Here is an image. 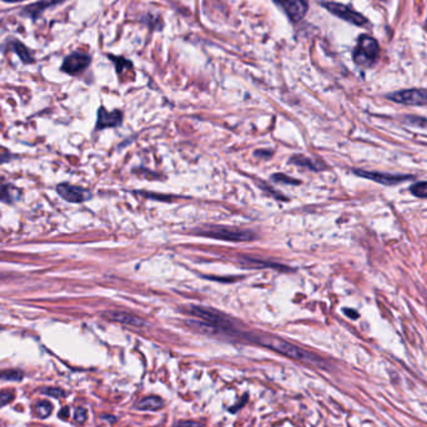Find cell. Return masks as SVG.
I'll use <instances>...</instances> for the list:
<instances>
[{"instance_id": "1", "label": "cell", "mask_w": 427, "mask_h": 427, "mask_svg": "<svg viewBox=\"0 0 427 427\" xmlns=\"http://www.w3.org/2000/svg\"><path fill=\"white\" fill-rule=\"evenodd\" d=\"M252 341H255L259 345L265 346L267 348L276 351V352L281 353V355L290 357V359L296 360V361L305 362L309 365H315V366H322L323 361L321 357H319L315 353L306 351L304 348L299 347V346L294 345V343L289 342V341L281 340L279 337L269 335H250Z\"/></svg>"}, {"instance_id": "2", "label": "cell", "mask_w": 427, "mask_h": 427, "mask_svg": "<svg viewBox=\"0 0 427 427\" xmlns=\"http://www.w3.org/2000/svg\"><path fill=\"white\" fill-rule=\"evenodd\" d=\"M195 235H201L205 237H211V239L225 240V241H251L256 239L255 232L250 230L237 229V227H226V226H205L199 227L194 230Z\"/></svg>"}, {"instance_id": "3", "label": "cell", "mask_w": 427, "mask_h": 427, "mask_svg": "<svg viewBox=\"0 0 427 427\" xmlns=\"http://www.w3.org/2000/svg\"><path fill=\"white\" fill-rule=\"evenodd\" d=\"M379 56V44L369 35H361L353 53V60L361 66H371Z\"/></svg>"}, {"instance_id": "4", "label": "cell", "mask_w": 427, "mask_h": 427, "mask_svg": "<svg viewBox=\"0 0 427 427\" xmlns=\"http://www.w3.org/2000/svg\"><path fill=\"white\" fill-rule=\"evenodd\" d=\"M92 63L89 54L83 51H74L69 54L61 64V71L69 75H78L85 70Z\"/></svg>"}, {"instance_id": "5", "label": "cell", "mask_w": 427, "mask_h": 427, "mask_svg": "<svg viewBox=\"0 0 427 427\" xmlns=\"http://www.w3.org/2000/svg\"><path fill=\"white\" fill-rule=\"evenodd\" d=\"M392 102L405 105H427V90L426 89H407L394 93L389 95Z\"/></svg>"}, {"instance_id": "6", "label": "cell", "mask_w": 427, "mask_h": 427, "mask_svg": "<svg viewBox=\"0 0 427 427\" xmlns=\"http://www.w3.org/2000/svg\"><path fill=\"white\" fill-rule=\"evenodd\" d=\"M326 9H327L330 13H332L333 15L338 16L342 20L348 21V23L353 24V25H365L367 23L366 18L364 15H361L357 11H353L352 9H350L348 6L342 5V4L338 3H325L323 4Z\"/></svg>"}, {"instance_id": "7", "label": "cell", "mask_w": 427, "mask_h": 427, "mask_svg": "<svg viewBox=\"0 0 427 427\" xmlns=\"http://www.w3.org/2000/svg\"><path fill=\"white\" fill-rule=\"evenodd\" d=\"M56 193L59 194L61 199H64L68 203L73 204H80L87 201L88 199L92 198V194L87 190V189H83L80 186L71 185V184H59L56 186Z\"/></svg>"}, {"instance_id": "8", "label": "cell", "mask_w": 427, "mask_h": 427, "mask_svg": "<svg viewBox=\"0 0 427 427\" xmlns=\"http://www.w3.org/2000/svg\"><path fill=\"white\" fill-rule=\"evenodd\" d=\"M65 1H68V0H38L35 3L29 4V5L21 8L19 14L21 16H25V18H30L33 21H36L43 15L44 11L50 8H54L56 5H60V4L65 3Z\"/></svg>"}, {"instance_id": "9", "label": "cell", "mask_w": 427, "mask_h": 427, "mask_svg": "<svg viewBox=\"0 0 427 427\" xmlns=\"http://www.w3.org/2000/svg\"><path fill=\"white\" fill-rule=\"evenodd\" d=\"M293 21H300L309 9L308 0H275Z\"/></svg>"}, {"instance_id": "10", "label": "cell", "mask_w": 427, "mask_h": 427, "mask_svg": "<svg viewBox=\"0 0 427 427\" xmlns=\"http://www.w3.org/2000/svg\"><path fill=\"white\" fill-rule=\"evenodd\" d=\"M353 173L360 178L369 179V180L376 181V183L382 184V185H396L401 181L409 180L412 176L410 175H395V174H384V173H375V171H365V170H353Z\"/></svg>"}, {"instance_id": "11", "label": "cell", "mask_w": 427, "mask_h": 427, "mask_svg": "<svg viewBox=\"0 0 427 427\" xmlns=\"http://www.w3.org/2000/svg\"><path fill=\"white\" fill-rule=\"evenodd\" d=\"M122 121V114L119 110L107 111L104 107H100L98 111L97 129H107V127L119 126Z\"/></svg>"}, {"instance_id": "12", "label": "cell", "mask_w": 427, "mask_h": 427, "mask_svg": "<svg viewBox=\"0 0 427 427\" xmlns=\"http://www.w3.org/2000/svg\"><path fill=\"white\" fill-rule=\"evenodd\" d=\"M104 316L109 320L116 321V322L122 323V325L132 326V327H144L146 322L142 320L141 318L136 315H131L129 313H124V311H107L104 314Z\"/></svg>"}, {"instance_id": "13", "label": "cell", "mask_w": 427, "mask_h": 427, "mask_svg": "<svg viewBox=\"0 0 427 427\" xmlns=\"http://www.w3.org/2000/svg\"><path fill=\"white\" fill-rule=\"evenodd\" d=\"M19 199H20V190L0 178V201L5 204H14Z\"/></svg>"}, {"instance_id": "14", "label": "cell", "mask_w": 427, "mask_h": 427, "mask_svg": "<svg viewBox=\"0 0 427 427\" xmlns=\"http://www.w3.org/2000/svg\"><path fill=\"white\" fill-rule=\"evenodd\" d=\"M10 48L24 64L35 63V58H34L33 51H31L25 44L21 43V41L13 39V40H10Z\"/></svg>"}, {"instance_id": "15", "label": "cell", "mask_w": 427, "mask_h": 427, "mask_svg": "<svg viewBox=\"0 0 427 427\" xmlns=\"http://www.w3.org/2000/svg\"><path fill=\"white\" fill-rule=\"evenodd\" d=\"M164 406V401L160 397L156 396H149L142 399L136 404V407L139 410H145V411H153V410H159Z\"/></svg>"}, {"instance_id": "16", "label": "cell", "mask_w": 427, "mask_h": 427, "mask_svg": "<svg viewBox=\"0 0 427 427\" xmlns=\"http://www.w3.org/2000/svg\"><path fill=\"white\" fill-rule=\"evenodd\" d=\"M242 264L245 265V266H250V267H275V269H286V267H282L280 266V265H276L275 262H265V261H260V260H255V259H250V257H244V259L241 260Z\"/></svg>"}, {"instance_id": "17", "label": "cell", "mask_w": 427, "mask_h": 427, "mask_svg": "<svg viewBox=\"0 0 427 427\" xmlns=\"http://www.w3.org/2000/svg\"><path fill=\"white\" fill-rule=\"evenodd\" d=\"M24 374L20 370L10 369V370H0V380H6V381H20L23 380Z\"/></svg>"}, {"instance_id": "18", "label": "cell", "mask_w": 427, "mask_h": 427, "mask_svg": "<svg viewBox=\"0 0 427 427\" xmlns=\"http://www.w3.org/2000/svg\"><path fill=\"white\" fill-rule=\"evenodd\" d=\"M290 161L291 163L295 164V165L304 166V168L311 169V170H319V169H320V166L316 165L315 161L311 160V159H309V158H305V156H303V155L294 156V158H291Z\"/></svg>"}, {"instance_id": "19", "label": "cell", "mask_w": 427, "mask_h": 427, "mask_svg": "<svg viewBox=\"0 0 427 427\" xmlns=\"http://www.w3.org/2000/svg\"><path fill=\"white\" fill-rule=\"evenodd\" d=\"M51 411H53V405L49 401H46V400H43V401L36 404L35 412L40 419H46V417L50 416Z\"/></svg>"}, {"instance_id": "20", "label": "cell", "mask_w": 427, "mask_h": 427, "mask_svg": "<svg viewBox=\"0 0 427 427\" xmlns=\"http://www.w3.org/2000/svg\"><path fill=\"white\" fill-rule=\"evenodd\" d=\"M411 193L417 198H427V181H421L412 185Z\"/></svg>"}, {"instance_id": "21", "label": "cell", "mask_w": 427, "mask_h": 427, "mask_svg": "<svg viewBox=\"0 0 427 427\" xmlns=\"http://www.w3.org/2000/svg\"><path fill=\"white\" fill-rule=\"evenodd\" d=\"M40 392L46 395V396L54 397V399H60V397L65 396V392L61 389H58V387H43V389L40 390Z\"/></svg>"}, {"instance_id": "22", "label": "cell", "mask_w": 427, "mask_h": 427, "mask_svg": "<svg viewBox=\"0 0 427 427\" xmlns=\"http://www.w3.org/2000/svg\"><path fill=\"white\" fill-rule=\"evenodd\" d=\"M14 397H15V394L11 390H4V391L0 392V407L10 404L14 400Z\"/></svg>"}, {"instance_id": "23", "label": "cell", "mask_w": 427, "mask_h": 427, "mask_svg": "<svg viewBox=\"0 0 427 427\" xmlns=\"http://www.w3.org/2000/svg\"><path fill=\"white\" fill-rule=\"evenodd\" d=\"M109 58L111 59L112 63H115V65H116V70H117V73H120V71L122 70V68L125 69V65L131 66V64H130V61H127L126 59L117 58V56H112V55H109Z\"/></svg>"}, {"instance_id": "24", "label": "cell", "mask_w": 427, "mask_h": 427, "mask_svg": "<svg viewBox=\"0 0 427 427\" xmlns=\"http://www.w3.org/2000/svg\"><path fill=\"white\" fill-rule=\"evenodd\" d=\"M87 416H88L87 410L83 409V407H79V409L75 410L74 420L75 422H78V424H84V422L87 421Z\"/></svg>"}, {"instance_id": "25", "label": "cell", "mask_w": 427, "mask_h": 427, "mask_svg": "<svg viewBox=\"0 0 427 427\" xmlns=\"http://www.w3.org/2000/svg\"><path fill=\"white\" fill-rule=\"evenodd\" d=\"M272 180L276 181V183H284V184H298L299 181L294 180V179L289 178V176L284 175V174H276V175L272 176Z\"/></svg>"}, {"instance_id": "26", "label": "cell", "mask_w": 427, "mask_h": 427, "mask_svg": "<svg viewBox=\"0 0 427 427\" xmlns=\"http://www.w3.org/2000/svg\"><path fill=\"white\" fill-rule=\"evenodd\" d=\"M176 427H203V424L198 421H180L176 424Z\"/></svg>"}, {"instance_id": "27", "label": "cell", "mask_w": 427, "mask_h": 427, "mask_svg": "<svg viewBox=\"0 0 427 427\" xmlns=\"http://www.w3.org/2000/svg\"><path fill=\"white\" fill-rule=\"evenodd\" d=\"M15 158L16 156L11 155V154H1L0 153V165H1V164L8 163V161L13 160V159H15Z\"/></svg>"}, {"instance_id": "28", "label": "cell", "mask_w": 427, "mask_h": 427, "mask_svg": "<svg viewBox=\"0 0 427 427\" xmlns=\"http://www.w3.org/2000/svg\"><path fill=\"white\" fill-rule=\"evenodd\" d=\"M343 313H345L347 316H350L351 319L359 318V314L356 313V311H353V310H348V309H345V310H343Z\"/></svg>"}, {"instance_id": "29", "label": "cell", "mask_w": 427, "mask_h": 427, "mask_svg": "<svg viewBox=\"0 0 427 427\" xmlns=\"http://www.w3.org/2000/svg\"><path fill=\"white\" fill-rule=\"evenodd\" d=\"M59 416H60L61 419H68V416H69V407H64L63 411L59 412Z\"/></svg>"}, {"instance_id": "30", "label": "cell", "mask_w": 427, "mask_h": 427, "mask_svg": "<svg viewBox=\"0 0 427 427\" xmlns=\"http://www.w3.org/2000/svg\"><path fill=\"white\" fill-rule=\"evenodd\" d=\"M1 1H4V3L14 4V3H19V1H24V0H1Z\"/></svg>"}]
</instances>
